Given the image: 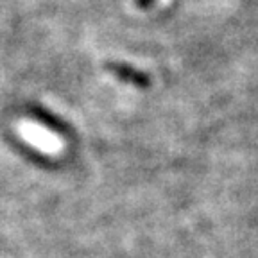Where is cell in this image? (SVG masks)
<instances>
[{"mask_svg": "<svg viewBox=\"0 0 258 258\" xmlns=\"http://www.w3.org/2000/svg\"><path fill=\"white\" fill-rule=\"evenodd\" d=\"M18 135L27 142L29 145H32L34 149H38L43 154H50L56 156L64 151V140L59 135L52 133L50 129H47L45 125L38 124L32 120H20L18 122Z\"/></svg>", "mask_w": 258, "mask_h": 258, "instance_id": "obj_1", "label": "cell"}]
</instances>
